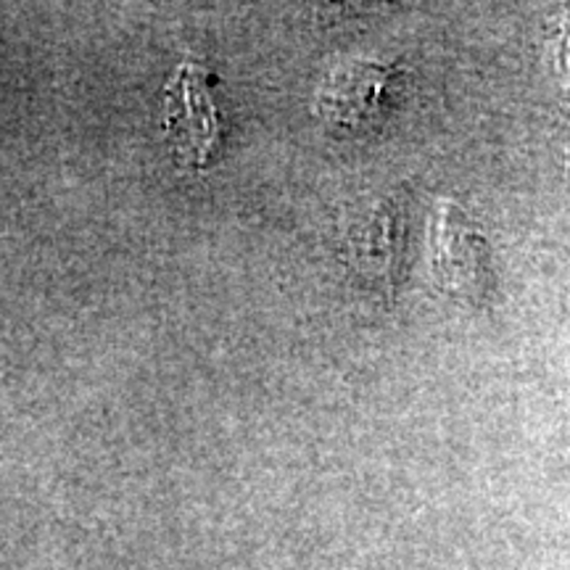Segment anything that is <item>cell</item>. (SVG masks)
Returning a JSON list of instances; mask_svg holds the SVG:
<instances>
[{"mask_svg": "<svg viewBox=\"0 0 570 570\" xmlns=\"http://www.w3.org/2000/svg\"><path fill=\"white\" fill-rule=\"evenodd\" d=\"M164 130L175 159L188 169L209 164L219 142V114L209 90V71L185 59L164 85Z\"/></svg>", "mask_w": 570, "mask_h": 570, "instance_id": "6da1fadb", "label": "cell"}, {"mask_svg": "<svg viewBox=\"0 0 570 570\" xmlns=\"http://www.w3.org/2000/svg\"><path fill=\"white\" fill-rule=\"evenodd\" d=\"M433 275L462 302H483L489 288L487 246L452 202H441L431 227Z\"/></svg>", "mask_w": 570, "mask_h": 570, "instance_id": "7a4b0ae2", "label": "cell"}, {"mask_svg": "<svg viewBox=\"0 0 570 570\" xmlns=\"http://www.w3.org/2000/svg\"><path fill=\"white\" fill-rule=\"evenodd\" d=\"M394 69L383 63L348 61L327 77L320 88L317 109L325 122L336 127H362L375 119L386 104Z\"/></svg>", "mask_w": 570, "mask_h": 570, "instance_id": "3957f363", "label": "cell"}]
</instances>
